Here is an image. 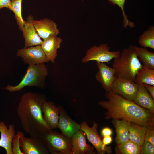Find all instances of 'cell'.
Masks as SVG:
<instances>
[{"label": "cell", "mask_w": 154, "mask_h": 154, "mask_svg": "<svg viewBox=\"0 0 154 154\" xmlns=\"http://www.w3.org/2000/svg\"><path fill=\"white\" fill-rule=\"evenodd\" d=\"M112 134V130L110 128L108 127H105L103 128L101 131V134L103 137L107 136H111Z\"/></svg>", "instance_id": "33"}, {"label": "cell", "mask_w": 154, "mask_h": 154, "mask_svg": "<svg viewBox=\"0 0 154 154\" xmlns=\"http://www.w3.org/2000/svg\"><path fill=\"white\" fill-rule=\"evenodd\" d=\"M103 145L106 146L110 144L112 141V138L111 136H104L102 140Z\"/></svg>", "instance_id": "34"}, {"label": "cell", "mask_w": 154, "mask_h": 154, "mask_svg": "<svg viewBox=\"0 0 154 154\" xmlns=\"http://www.w3.org/2000/svg\"><path fill=\"white\" fill-rule=\"evenodd\" d=\"M16 55L22 58L24 63L29 65L44 63L50 61L41 45L19 49Z\"/></svg>", "instance_id": "8"}, {"label": "cell", "mask_w": 154, "mask_h": 154, "mask_svg": "<svg viewBox=\"0 0 154 154\" xmlns=\"http://www.w3.org/2000/svg\"><path fill=\"white\" fill-rule=\"evenodd\" d=\"M48 75V69L44 63L29 65L25 75L17 85H7L3 89L10 92L20 91L26 86L43 88Z\"/></svg>", "instance_id": "4"}, {"label": "cell", "mask_w": 154, "mask_h": 154, "mask_svg": "<svg viewBox=\"0 0 154 154\" xmlns=\"http://www.w3.org/2000/svg\"><path fill=\"white\" fill-rule=\"evenodd\" d=\"M11 0H0V9L3 8H6L11 10Z\"/></svg>", "instance_id": "31"}, {"label": "cell", "mask_w": 154, "mask_h": 154, "mask_svg": "<svg viewBox=\"0 0 154 154\" xmlns=\"http://www.w3.org/2000/svg\"><path fill=\"white\" fill-rule=\"evenodd\" d=\"M138 42L142 46L154 49V27H150L140 36Z\"/></svg>", "instance_id": "25"}, {"label": "cell", "mask_w": 154, "mask_h": 154, "mask_svg": "<svg viewBox=\"0 0 154 154\" xmlns=\"http://www.w3.org/2000/svg\"><path fill=\"white\" fill-rule=\"evenodd\" d=\"M110 47L106 44H101L99 46H94L88 49L82 60L85 63L94 60L102 63H108L112 59L118 57L120 52L119 51H110Z\"/></svg>", "instance_id": "6"}, {"label": "cell", "mask_w": 154, "mask_h": 154, "mask_svg": "<svg viewBox=\"0 0 154 154\" xmlns=\"http://www.w3.org/2000/svg\"><path fill=\"white\" fill-rule=\"evenodd\" d=\"M23 135L22 132L19 131L14 136L12 143L13 154H23L20 147V140Z\"/></svg>", "instance_id": "28"}, {"label": "cell", "mask_w": 154, "mask_h": 154, "mask_svg": "<svg viewBox=\"0 0 154 154\" xmlns=\"http://www.w3.org/2000/svg\"><path fill=\"white\" fill-rule=\"evenodd\" d=\"M147 128L145 126L131 123L129 130V139L141 147L145 141Z\"/></svg>", "instance_id": "21"}, {"label": "cell", "mask_w": 154, "mask_h": 154, "mask_svg": "<svg viewBox=\"0 0 154 154\" xmlns=\"http://www.w3.org/2000/svg\"><path fill=\"white\" fill-rule=\"evenodd\" d=\"M105 96L107 100L100 101L98 104L106 110V119L124 120L147 127H154V114L111 90L106 92Z\"/></svg>", "instance_id": "1"}, {"label": "cell", "mask_w": 154, "mask_h": 154, "mask_svg": "<svg viewBox=\"0 0 154 154\" xmlns=\"http://www.w3.org/2000/svg\"><path fill=\"white\" fill-rule=\"evenodd\" d=\"M134 102L154 114V100L143 84H139Z\"/></svg>", "instance_id": "19"}, {"label": "cell", "mask_w": 154, "mask_h": 154, "mask_svg": "<svg viewBox=\"0 0 154 154\" xmlns=\"http://www.w3.org/2000/svg\"><path fill=\"white\" fill-rule=\"evenodd\" d=\"M145 141H146L154 145V127L147 128L145 136Z\"/></svg>", "instance_id": "30"}, {"label": "cell", "mask_w": 154, "mask_h": 154, "mask_svg": "<svg viewBox=\"0 0 154 154\" xmlns=\"http://www.w3.org/2000/svg\"><path fill=\"white\" fill-rule=\"evenodd\" d=\"M110 3L118 5L121 9L123 17V24L124 27H127L132 28L134 27V23L128 19L124 10V5L125 0H108Z\"/></svg>", "instance_id": "27"}, {"label": "cell", "mask_w": 154, "mask_h": 154, "mask_svg": "<svg viewBox=\"0 0 154 154\" xmlns=\"http://www.w3.org/2000/svg\"><path fill=\"white\" fill-rule=\"evenodd\" d=\"M52 129L44 131L39 136L49 153L72 154L71 139Z\"/></svg>", "instance_id": "5"}, {"label": "cell", "mask_w": 154, "mask_h": 154, "mask_svg": "<svg viewBox=\"0 0 154 154\" xmlns=\"http://www.w3.org/2000/svg\"><path fill=\"white\" fill-rule=\"evenodd\" d=\"M62 41L60 38L54 35L44 40L41 45L46 57L53 63L55 62L57 56V50Z\"/></svg>", "instance_id": "18"}, {"label": "cell", "mask_w": 154, "mask_h": 154, "mask_svg": "<svg viewBox=\"0 0 154 154\" xmlns=\"http://www.w3.org/2000/svg\"><path fill=\"white\" fill-rule=\"evenodd\" d=\"M20 147L23 154H48V150L39 136L26 137L23 135L20 140Z\"/></svg>", "instance_id": "10"}, {"label": "cell", "mask_w": 154, "mask_h": 154, "mask_svg": "<svg viewBox=\"0 0 154 154\" xmlns=\"http://www.w3.org/2000/svg\"><path fill=\"white\" fill-rule=\"evenodd\" d=\"M136 53L143 65L154 69V53L145 48L134 46Z\"/></svg>", "instance_id": "24"}, {"label": "cell", "mask_w": 154, "mask_h": 154, "mask_svg": "<svg viewBox=\"0 0 154 154\" xmlns=\"http://www.w3.org/2000/svg\"><path fill=\"white\" fill-rule=\"evenodd\" d=\"M98 71L95 76L96 79L101 84L106 92L110 90L116 77L114 68L104 63L96 62Z\"/></svg>", "instance_id": "13"}, {"label": "cell", "mask_w": 154, "mask_h": 154, "mask_svg": "<svg viewBox=\"0 0 154 154\" xmlns=\"http://www.w3.org/2000/svg\"><path fill=\"white\" fill-rule=\"evenodd\" d=\"M145 87L154 99V86L143 84Z\"/></svg>", "instance_id": "32"}, {"label": "cell", "mask_w": 154, "mask_h": 154, "mask_svg": "<svg viewBox=\"0 0 154 154\" xmlns=\"http://www.w3.org/2000/svg\"><path fill=\"white\" fill-rule=\"evenodd\" d=\"M139 84L126 79L116 78L110 90L114 93L127 100L134 101Z\"/></svg>", "instance_id": "7"}, {"label": "cell", "mask_w": 154, "mask_h": 154, "mask_svg": "<svg viewBox=\"0 0 154 154\" xmlns=\"http://www.w3.org/2000/svg\"><path fill=\"white\" fill-rule=\"evenodd\" d=\"M42 109L43 117L49 127L51 129L58 128L59 117L58 108L52 102H45Z\"/></svg>", "instance_id": "16"}, {"label": "cell", "mask_w": 154, "mask_h": 154, "mask_svg": "<svg viewBox=\"0 0 154 154\" xmlns=\"http://www.w3.org/2000/svg\"><path fill=\"white\" fill-rule=\"evenodd\" d=\"M46 101L44 95L33 92L24 93L20 98L17 114L22 128L31 136H39L42 132L51 129L43 117L42 107Z\"/></svg>", "instance_id": "2"}, {"label": "cell", "mask_w": 154, "mask_h": 154, "mask_svg": "<svg viewBox=\"0 0 154 154\" xmlns=\"http://www.w3.org/2000/svg\"><path fill=\"white\" fill-rule=\"evenodd\" d=\"M141 147L129 139L117 144L115 150L116 154H140Z\"/></svg>", "instance_id": "23"}, {"label": "cell", "mask_w": 154, "mask_h": 154, "mask_svg": "<svg viewBox=\"0 0 154 154\" xmlns=\"http://www.w3.org/2000/svg\"><path fill=\"white\" fill-rule=\"evenodd\" d=\"M34 25L38 34L43 40L51 36L57 35L59 33L56 24L48 18L34 20Z\"/></svg>", "instance_id": "15"}, {"label": "cell", "mask_w": 154, "mask_h": 154, "mask_svg": "<svg viewBox=\"0 0 154 154\" xmlns=\"http://www.w3.org/2000/svg\"><path fill=\"white\" fill-rule=\"evenodd\" d=\"M0 147L5 149L7 154H13L12 143L16 134L14 125L10 124L8 128L4 122L0 121Z\"/></svg>", "instance_id": "17"}, {"label": "cell", "mask_w": 154, "mask_h": 154, "mask_svg": "<svg viewBox=\"0 0 154 154\" xmlns=\"http://www.w3.org/2000/svg\"><path fill=\"white\" fill-rule=\"evenodd\" d=\"M11 10L15 15L19 29L22 31L25 21L23 18L22 15V5L23 0H11Z\"/></svg>", "instance_id": "26"}, {"label": "cell", "mask_w": 154, "mask_h": 154, "mask_svg": "<svg viewBox=\"0 0 154 154\" xmlns=\"http://www.w3.org/2000/svg\"><path fill=\"white\" fill-rule=\"evenodd\" d=\"M134 82L139 84H146L154 86V69L143 65L136 75Z\"/></svg>", "instance_id": "22"}, {"label": "cell", "mask_w": 154, "mask_h": 154, "mask_svg": "<svg viewBox=\"0 0 154 154\" xmlns=\"http://www.w3.org/2000/svg\"><path fill=\"white\" fill-rule=\"evenodd\" d=\"M34 18L31 15L27 17L22 31L25 40V48L41 45L43 42L34 27Z\"/></svg>", "instance_id": "12"}, {"label": "cell", "mask_w": 154, "mask_h": 154, "mask_svg": "<svg viewBox=\"0 0 154 154\" xmlns=\"http://www.w3.org/2000/svg\"><path fill=\"white\" fill-rule=\"evenodd\" d=\"M81 129L85 133L88 141L96 149L97 153L98 154H108L112 152L111 148L103 145L102 140L98 132V125L94 122L92 126L90 127L86 121H84L80 124Z\"/></svg>", "instance_id": "9"}, {"label": "cell", "mask_w": 154, "mask_h": 154, "mask_svg": "<svg viewBox=\"0 0 154 154\" xmlns=\"http://www.w3.org/2000/svg\"><path fill=\"white\" fill-rule=\"evenodd\" d=\"M113 60L112 67L116 77L133 81L143 65L136 53L134 46L131 45L124 49L119 56Z\"/></svg>", "instance_id": "3"}, {"label": "cell", "mask_w": 154, "mask_h": 154, "mask_svg": "<svg viewBox=\"0 0 154 154\" xmlns=\"http://www.w3.org/2000/svg\"><path fill=\"white\" fill-rule=\"evenodd\" d=\"M112 123L116 129V137L115 141L117 144L129 140L131 123L124 120L119 119H113Z\"/></svg>", "instance_id": "20"}, {"label": "cell", "mask_w": 154, "mask_h": 154, "mask_svg": "<svg viewBox=\"0 0 154 154\" xmlns=\"http://www.w3.org/2000/svg\"><path fill=\"white\" fill-rule=\"evenodd\" d=\"M72 154H94L93 148L88 144L85 133L80 129L71 138Z\"/></svg>", "instance_id": "14"}, {"label": "cell", "mask_w": 154, "mask_h": 154, "mask_svg": "<svg viewBox=\"0 0 154 154\" xmlns=\"http://www.w3.org/2000/svg\"><path fill=\"white\" fill-rule=\"evenodd\" d=\"M154 145L149 142L145 141L141 147L140 154H154Z\"/></svg>", "instance_id": "29"}, {"label": "cell", "mask_w": 154, "mask_h": 154, "mask_svg": "<svg viewBox=\"0 0 154 154\" xmlns=\"http://www.w3.org/2000/svg\"><path fill=\"white\" fill-rule=\"evenodd\" d=\"M59 112L58 128L65 137L71 139L78 131L81 129L80 125L72 119L64 108L58 106Z\"/></svg>", "instance_id": "11"}]
</instances>
